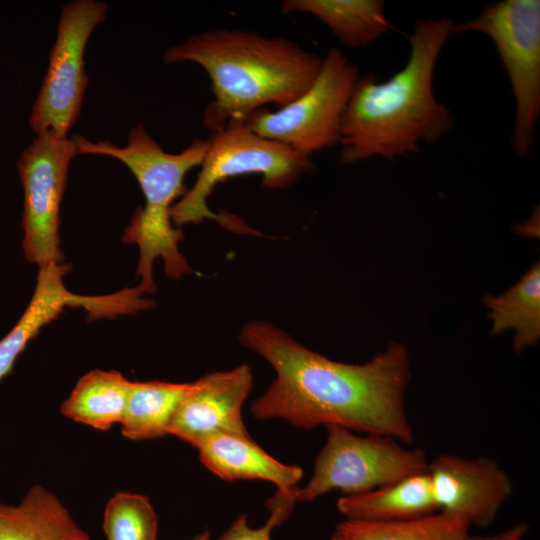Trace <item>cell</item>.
<instances>
[{
  "label": "cell",
  "instance_id": "cell-1",
  "mask_svg": "<svg viewBox=\"0 0 540 540\" xmlns=\"http://www.w3.org/2000/svg\"><path fill=\"white\" fill-rule=\"evenodd\" d=\"M240 343L266 359L276 377L251 404L260 420L279 418L300 428L339 425L354 432L414 440L404 405L410 380L406 348L392 342L362 365L316 353L271 323L250 322Z\"/></svg>",
  "mask_w": 540,
  "mask_h": 540
},
{
  "label": "cell",
  "instance_id": "cell-2",
  "mask_svg": "<svg viewBox=\"0 0 540 540\" xmlns=\"http://www.w3.org/2000/svg\"><path fill=\"white\" fill-rule=\"evenodd\" d=\"M453 25L448 18L417 20L401 70L383 82L374 75L359 77L341 124L343 164L373 157L394 160L437 142L451 129L453 118L434 95L433 75Z\"/></svg>",
  "mask_w": 540,
  "mask_h": 540
},
{
  "label": "cell",
  "instance_id": "cell-3",
  "mask_svg": "<svg viewBox=\"0 0 540 540\" xmlns=\"http://www.w3.org/2000/svg\"><path fill=\"white\" fill-rule=\"evenodd\" d=\"M163 62H193L206 71L213 100L203 126L214 133L244 124L267 104L279 109L296 100L317 78L323 58L284 37L222 28L167 48Z\"/></svg>",
  "mask_w": 540,
  "mask_h": 540
},
{
  "label": "cell",
  "instance_id": "cell-4",
  "mask_svg": "<svg viewBox=\"0 0 540 540\" xmlns=\"http://www.w3.org/2000/svg\"><path fill=\"white\" fill-rule=\"evenodd\" d=\"M73 141L79 154H97L115 158L125 164L135 176L144 195V206H138L123 234L125 243L136 244L139 249L137 276L139 289L154 293L153 262L161 258L165 273L180 278L193 270L181 254L178 244L183 240L181 228L174 226L171 209L187 188L185 175L200 166L207 149L206 139H194L179 153H168L151 137L143 124L138 123L128 134L125 147L110 141L91 142L74 134Z\"/></svg>",
  "mask_w": 540,
  "mask_h": 540
},
{
  "label": "cell",
  "instance_id": "cell-5",
  "mask_svg": "<svg viewBox=\"0 0 540 540\" xmlns=\"http://www.w3.org/2000/svg\"><path fill=\"white\" fill-rule=\"evenodd\" d=\"M206 140L207 149L195 183L171 209L177 228L210 219L229 230L260 235L237 217L213 212L207 202L213 189L228 178L246 174L260 175L263 188L286 189L301 176L316 172L309 156L263 138L244 124L227 126Z\"/></svg>",
  "mask_w": 540,
  "mask_h": 540
},
{
  "label": "cell",
  "instance_id": "cell-6",
  "mask_svg": "<svg viewBox=\"0 0 540 540\" xmlns=\"http://www.w3.org/2000/svg\"><path fill=\"white\" fill-rule=\"evenodd\" d=\"M481 32L494 43L516 102L512 146L530 152L540 118V1L503 0L474 19L453 25L452 34Z\"/></svg>",
  "mask_w": 540,
  "mask_h": 540
},
{
  "label": "cell",
  "instance_id": "cell-7",
  "mask_svg": "<svg viewBox=\"0 0 540 540\" xmlns=\"http://www.w3.org/2000/svg\"><path fill=\"white\" fill-rule=\"evenodd\" d=\"M326 427V442L311 479L303 488L288 491L295 502L314 501L331 490L344 495L363 493L428 469L421 448L403 447L390 436H360L339 425Z\"/></svg>",
  "mask_w": 540,
  "mask_h": 540
},
{
  "label": "cell",
  "instance_id": "cell-8",
  "mask_svg": "<svg viewBox=\"0 0 540 540\" xmlns=\"http://www.w3.org/2000/svg\"><path fill=\"white\" fill-rule=\"evenodd\" d=\"M359 77V68L332 47L306 92L277 111H255L244 125L310 157L339 144L342 119Z\"/></svg>",
  "mask_w": 540,
  "mask_h": 540
},
{
  "label": "cell",
  "instance_id": "cell-9",
  "mask_svg": "<svg viewBox=\"0 0 540 540\" xmlns=\"http://www.w3.org/2000/svg\"><path fill=\"white\" fill-rule=\"evenodd\" d=\"M108 5L96 0H74L62 6L49 65L29 118L37 134L67 137L79 118L88 84L84 51Z\"/></svg>",
  "mask_w": 540,
  "mask_h": 540
},
{
  "label": "cell",
  "instance_id": "cell-10",
  "mask_svg": "<svg viewBox=\"0 0 540 540\" xmlns=\"http://www.w3.org/2000/svg\"><path fill=\"white\" fill-rule=\"evenodd\" d=\"M76 155L72 138L44 133L37 135L18 159L24 191L22 247L26 259L38 266L62 263L60 206L69 165Z\"/></svg>",
  "mask_w": 540,
  "mask_h": 540
},
{
  "label": "cell",
  "instance_id": "cell-11",
  "mask_svg": "<svg viewBox=\"0 0 540 540\" xmlns=\"http://www.w3.org/2000/svg\"><path fill=\"white\" fill-rule=\"evenodd\" d=\"M69 268L62 263L39 266L35 289L26 309L0 340V381L11 373L29 342L67 307L83 308L89 320H97L132 314L152 306V301L144 297L137 286L100 296L73 293L63 282Z\"/></svg>",
  "mask_w": 540,
  "mask_h": 540
},
{
  "label": "cell",
  "instance_id": "cell-12",
  "mask_svg": "<svg viewBox=\"0 0 540 540\" xmlns=\"http://www.w3.org/2000/svg\"><path fill=\"white\" fill-rule=\"evenodd\" d=\"M252 385V372L246 364L206 374L191 382L176 409L168 435L195 448L219 434L248 436L242 419V406Z\"/></svg>",
  "mask_w": 540,
  "mask_h": 540
},
{
  "label": "cell",
  "instance_id": "cell-13",
  "mask_svg": "<svg viewBox=\"0 0 540 540\" xmlns=\"http://www.w3.org/2000/svg\"><path fill=\"white\" fill-rule=\"evenodd\" d=\"M427 473L438 511L470 525H490L513 490L508 474L488 458L442 454L428 464Z\"/></svg>",
  "mask_w": 540,
  "mask_h": 540
},
{
  "label": "cell",
  "instance_id": "cell-14",
  "mask_svg": "<svg viewBox=\"0 0 540 540\" xmlns=\"http://www.w3.org/2000/svg\"><path fill=\"white\" fill-rule=\"evenodd\" d=\"M196 448L202 464L223 480H265L290 491L303 476L299 466L277 461L249 435L219 434Z\"/></svg>",
  "mask_w": 540,
  "mask_h": 540
},
{
  "label": "cell",
  "instance_id": "cell-15",
  "mask_svg": "<svg viewBox=\"0 0 540 540\" xmlns=\"http://www.w3.org/2000/svg\"><path fill=\"white\" fill-rule=\"evenodd\" d=\"M0 540H91L53 493L32 486L18 504L0 502Z\"/></svg>",
  "mask_w": 540,
  "mask_h": 540
},
{
  "label": "cell",
  "instance_id": "cell-16",
  "mask_svg": "<svg viewBox=\"0 0 540 540\" xmlns=\"http://www.w3.org/2000/svg\"><path fill=\"white\" fill-rule=\"evenodd\" d=\"M337 507L348 520L366 522L407 520L438 511L427 471L367 492L343 495Z\"/></svg>",
  "mask_w": 540,
  "mask_h": 540
},
{
  "label": "cell",
  "instance_id": "cell-17",
  "mask_svg": "<svg viewBox=\"0 0 540 540\" xmlns=\"http://www.w3.org/2000/svg\"><path fill=\"white\" fill-rule=\"evenodd\" d=\"M281 8L313 15L350 48L368 46L391 28L381 0H285Z\"/></svg>",
  "mask_w": 540,
  "mask_h": 540
},
{
  "label": "cell",
  "instance_id": "cell-18",
  "mask_svg": "<svg viewBox=\"0 0 540 540\" xmlns=\"http://www.w3.org/2000/svg\"><path fill=\"white\" fill-rule=\"evenodd\" d=\"M131 383L118 371H90L78 380L60 412L75 422L107 431L121 423Z\"/></svg>",
  "mask_w": 540,
  "mask_h": 540
},
{
  "label": "cell",
  "instance_id": "cell-19",
  "mask_svg": "<svg viewBox=\"0 0 540 540\" xmlns=\"http://www.w3.org/2000/svg\"><path fill=\"white\" fill-rule=\"evenodd\" d=\"M189 383L132 381L121 425L130 440H151L168 435L176 409Z\"/></svg>",
  "mask_w": 540,
  "mask_h": 540
},
{
  "label": "cell",
  "instance_id": "cell-20",
  "mask_svg": "<svg viewBox=\"0 0 540 540\" xmlns=\"http://www.w3.org/2000/svg\"><path fill=\"white\" fill-rule=\"evenodd\" d=\"M484 302L491 310L492 334L514 329L513 349L518 353L535 344L540 336L539 262L505 293L486 295Z\"/></svg>",
  "mask_w": 540,
  "mask_h": 540
},
{
  "label": "cell",
  "instance_id": "cell-21",
  "mask_svg": "<svg viewBox=\"0 0 540 540\" xmlns=\"http://www.w3.org/2000/svg\"><path fill=\"white\" fill-rule=\"evenodd\" d=\"M470 524L462 517L435 513L391 522L344 520L336 527L345 540H469Z\"/></svg>",
  "mask_w": 540,
  "mask_h": 540
},
{
  "label": "cell",
  "instance_id": "cell-22",
  "mask_svg": "<svg viewBox=\"0 0 540 540\" xmlns=\"http://www.w3.org/2000/svg\"><path fill=\"white\" fill-rule=\"evenodd\" d=\"M103 531L106 540H157V515L146 496L118 492L105 506Z\"/></svg>",
  "mask_w": 540,
  "mask_h": 540
},
{
  "label": "cell",
  "instance_id": "cell-23",
  "mask_svg": "<svg viewBox=\"0 0 540 540\" xmlns=\"http://www.w3.org/2000/svg\"><path fill=\"white\" fill-rule=\"evenodd\" d=\"M295 503L287 491L278 490L267 502L271 513L263 526L251 528L248 525L247 515L241 514L219 540H271L272 531L288 518Z\"/></svg>",
  "mask_w": 540,
  "mask_h": 540
},
{
  "label": "cell",
  "instance_id": "cell-24",
  "mask_svg": "<svg viewBox=\"0 0 540 540\" xmlns=\"http://www.w3.org/2000/svg\"><path fill=\"white\" fill-rule=\"evenodd\" d=\"M525 523H518L505 531L489 536H470L469 540H522L528 531Z\"/></svg>",
  "mask_w": 540,
  "mask_h": 540
},
{
  "label": "cell",
  "instance_id": "cell-25",
  "mask_svg": "<svg viewBox=\"0 0 540 540\" xmlns=\"http://www.w3.org/2000/svg\"><path fill=\"white\" fill-rule=\"evenodd\" d=\"M187 540H210V533L208 531H204Z\"/></svg>",
  "mask_w": 540,
  "mask_h": 540
},
{
  "label": "cell",
  "instance_id": "cell-26",
  "mask_svg": "<svg viewBox=\"0 0 540 540\" xmlns=\"http://www.w3.org/2000/svg\"><path fill=\"white\" fill-rule=\"evenodd\" d=\"M330 540H345L339 533L335 531Z\"/></svg>",
  "mask_w": 540,
  "mask_h": 540
}]
</instances>
